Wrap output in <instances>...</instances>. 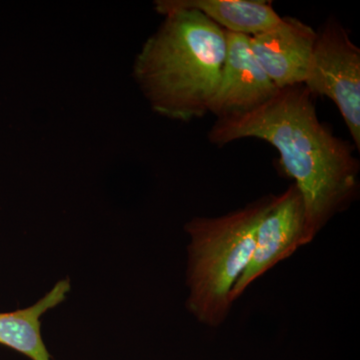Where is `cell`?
I'll return each instance as SVG.
<instances>
[{"label": "cell", "instance_id": "1", "mask_svg": "<svg viewBox=\"0 0 360 360\" xmlns=\"http://www.w3.org/2000/svg\"><path fill=\"white\" fill-rule=\"evenodd\" d=\"M312 96L303 84L279 89L250 112L217 120L208 134L217 146L257 139L278 150L281 167L302 195L309 243L359 191L354 148L319 120Z\"/></svg>", "mask_w": 360, "mask_h": 360}, {"label": "cell", "instance_id": "2", "mask_svg": "<svg viewBox=\"0 0 360 360\" xmlns=\"http://www.w3.org/2000/svg\"><path fill=\"white\" fill-rule=\"evenodd\" d=\"M163 15L137 56L134 77L153 110L191 122L210 112L224 68L226 32L193 9Z\"/></svg>", "mask_w": 360, "mask_h": 360}, {"label": "cell", "instance_id": "3", "mask_svg": "<svg viewBox=\"0 0 360 360\" xmlns=\"http://www.w3.org/2000/svg\"><path fill=\"white\" fill-rule=\"evenodd\" d=\"M274 195L219 217L187 222V310L200 323L219 328L231 312V292L250 264L260 221Z\"/></svg>", "mask_w": 360, "mask_h": 360}, {"label": "cell", "instance_id": "4", "mask_svg": "<svg viewBox=\"0 0 360 360\" xmlns=\"http://www.w3.org/2000/svg\"><path fill=\"white\" fill-rule=\"evenodd\" d=\"M303 85L312 96H326L335 103L359 150L360 49L338 21H326L317 32Z\"/></svg>", "mask_w": 360, "mask_h": 360}, {"label": "cell", "instance_id": "5", "mask_svg": "<svg viewBox=\"0 0 360 360\" xmlns=\"http://www.w3.org/2000/svg\"><path fill=\"white\" fill-rule=\"evenodd\" d=\"M309 243L304 205L297 187L291 184L284 193L274 195L260 221L250 264L232 288L231 303L236 302L251 283Z\"/></svg>", "mask_w": 360, "mask_h": 360}, {"label": "cell", "instance_id": "6", "mask_svg": "<svg viewBox=\"0 0 360 360\" xmlns=\"http://www.w3.org/2000/svg\"><path fill=\"white\" fill-rule=\"evenodd\" d=\"M255 58L248 35L226 32V54L210 112L217 120L255 110L278 91Z\"/></svg>", "mask_w": 360, "mask_h": 360}, {"label": "cell", "instance_id": "7", "mask_svg": "<svg viewBox=\"0 0 360 360\" xmlns=\"http://www.w3.org/2000/svg\"><path fill=\"white\" fill-rule=\"evenodd\" d=\"M317 32L295 18L250 37L255 58L278 89L304 84Z\"/></svg>", "mask_w": 360, "mask_h": 360}, {"label": "cell", "instance_id": "8", "mask_svg": "<svg viewBox=\"0 0 360 360\" xmlns=\"http://www.w3.org/2000/svg\"><path fill=\"white\" fill-rule=\"evenodd\" d=\"M161 14L174 9H193L205 14L226 32L255 37L271 30L281 20L271 1L262 0H160Z\"/></svg>", "mask_w": 360, "mask_h": 360}, {"label": "cell", "instance_id": "9", "mask_svg": "<svg viewBox=\"0 0 360 360\" xmlns=\"http://www.w3.org/2000/svg\"><path fill=\"white\" fill-rule=\"evenodd\" d=\"M70 290V279H63L32 307L0 314V345L32 360H51L42 340L40 319L49 310L65 302Z\"/></svg>", "mask_w": 360, "mask_h": 360}]
</instances>
